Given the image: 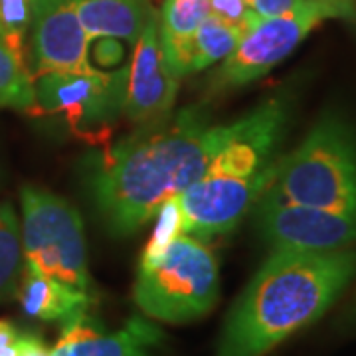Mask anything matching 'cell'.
Masks as SVG:
<instances>
[{
	"label": "cell",
	"mask_w": 356,
	"mask_h": 356,
	"mask_svg": "<svg viewBox=\"0 0 356 356\" xmlns=\"http://www.w3.org/2000/svg\"><path fill=\"white\" fill-rule=\"evenodd\" d=\"M339 325L346 331H356V293L355 297L350 299V303L343 311L341 318H339Z\"/></svg>",
	"instance_id": "cell-25"
},
{
	"label": "cell",
	"mask_w": 356,
	"mask_h": 356,
	"mask_svg": "<svg viewBox=\"0 0 356 356\" xmlns=\"http://www.w3.org/2000/svg\"><path fill=\"white\" fill-rule=\"evenodd\" d=\"M18 356H20V355H18Z\"/></svg>",
	"instance_id": "cell-28"
},
{
	"label": "cell",
	"mask_w": 356,
	"mask_h": 356,
	"mask_svg": "<svg viewBox=\"0 0 356 356\" xmlns=\"http://www.w3.org/2000/svg\"><path fill=\"white\" fill-rule=\"evenodd\" d=\"M356 275V250H273L229 313L218 356H266L323 317Z\"/></svg>",
	"instance_id": "cell-2"
},
{
	"label": "cell",
	"mask_w": 356,
	"mask_h": 356,
	"mask_svg": "<svg viewBox=\"0 0 356 356\" xmlns=\"http://www.w3.org/2000/svg\"><path fill=\"white\" fill-rule=\"evenodd\" d=\"M218 261L212 250L191 234H180L153 261L139 267L133 297L147 317L188 323L216 305Z\"/></svg>",
	"instance_id": "cell-4"
},
{
	"label": "cell",
	"mask_w": 356,
	"mask_h": 356,
	"mask_svg": "<svg viewBox=\"0 0 356 356\" xmlns=\"http://www.w3.org/2000/svg\"><path fill=\"white\" fill-rule=\"evenodd\" d=\"M242 34L240 28L208 14L188 42L163 50V54L175 76H186L228 58Z\"/></svg>",
	"instance_id": "cell-15"
},
{
	"label": "cell",
	"mask_w": 356,
	"mask_h": 356,
	"mask_svg": "<svg viewBox=\"0 0 356 356\" xmlns=\"http://www.w3.org/2000/svg\"><path fill=\"white\" fill-rule=\"evenodd\" d=\"M24 266L88 293V254L83 222L72 204L36 186L22 188Z\"/></svg>",
	"instance_id": "cell-5"
},
{
	"label": "cell",
	"mask_w": 356,
	"mask_h": 356,
	"mask_svg": "<svg viewBox=\"0 0 356 356\" xmlns=\"http://www.w3.org/2000/svg\"><path fill=\"white\" fill-rule=\"evenodd\" d=\"M22 232L20 222L8 202L0 204V303L16 297L22 269Z\"/></svg>",
	"instance_id": "cell-16"
},
{
	"label": "cell",
	"mask_w": 356,
	"mask_h": 356,
	"mask_svg": "<svg viewBox=\"0 0 356 356\" xmlns=\"http://www.w3.org/2000/svg\"><path fill=\"white\" fill-rule=\"evenodd\" d=\"M234 133L184 109L161 127L135 135L91 163L89 186L105 224L117 236L139 229L161 206L196 182Z\"/></svg>",
	"instance_id": "cell-1"
},
{
	"label": "cell",
	"mask_w": 356,
	"mask_h": 356,
	"mask_svg": "<svg viewBox=\"0 0 356 356\" xmlns=\"http://www.w3.org/2000/svg\"><path fill=\"white\" fill-rule=\"evenodd\" d=\"M301 0H250V8L257 18L277 16V14L291 10Z\"/></svg>",
	"instance_id": "cell-22"
},
{
	"label": "cell",
	"mask_w": 356,
	"mask_h": 356,
	"mask_svg": "<svg viewBox=\"0 0 356 356\" xmlns=\"http://www.w3.org/2000/svg\"><path fill=\"white\" fill-rule=\"evenodd\" d=\"M163 341V332L153 323L135 317L121 331L103 334L86 315L64 325L54 356H151Z\"/></svg>",
	"instance_id": "cell-12"
},
{
	"label": "cell",
	"mask_w": 356,
	"mask_h": 356,
	"mask_svg": "<svg viewBox=\"0 0 356 356\" xmlns=\"http://www.w3.org/2000/svg\"><path fill=\"white\" fill-rule=\"evenodd\" d=\"M38 6L40 0H0V38L18 54H24V38Z\"/></svg>",
	"instance_id": "cell-19"
},
{
	"label": "cell",
	"mask_w": 356,
	"mask_h": 356,
	"mask_svg": "<svg viewBox=\"0 0 356 356\" xmlns=\"http://www.w3.org/2000/svg\"><path fill=\"white\" fill-rule=\"evenodd\" d=\"M275 166L277 163L254 177L204 172L178 194L182 232L200 240L232 232L261 200L273 182Z\"/></svg>",
	"instance_id": "cell-7"
},
{
	"label": "cell",
	"mask_w": 356,
	"mask_h": 356,
	"mask_svg": "<svg viewBox=\"0 0 356 356\" xmlns=\"http://www.w3.org/2000/svg\"><path fill=\"white\" fill-rule=\"evenodd\" d=\"M16 297L26 315L40 321H62L70 323L88 315L93 297L65 285L62 281L48 277L32 267L24 266Z\"/></svg>",
	"instance_id": "cell-13"
},
{
	"label": "cell",
	"mask_w": 356,
	"mask_h": 356,
	"mask_svg": "<svg viewBox=\"0 0 356 356\" xmlns=\"http://www.w3.org/2000/svg\"><path fill=\"white\" fill-rule=\"evenodd\" d=\"M257 226L273 250L337 252L356 245V216L285 202L264 194Z\"/></svg>",
	"instance_id": "cell-9"
},
{
	"label": "cell",
	"mask_w": 356,
	"mask_h": 356,
	"mask_svg": "<svg viewBox=\"0 0 356 356\" xmlns=\"http://www.w3.org/2000/svg\"><path fill=\"white\" fill-rule=\"evenodd\" d=\"M34 103V76L24 64V54L0 38V107L26 109Z\"/></svg>",
	"instance_id": "cell-17"
},
{
	"label": "cell",
	"mask_w": 356,
	"mask_h": 356,
	"mask_svg": "<svg viewBox=\"0 0 356 356\" xmlns=\"http://www.w3.org/2000/svg\"><path fill=\"white\" fill-rule=\"evenodd\" d=\"M156 216H159L156 228H154L153 236H151V242L147 243V248L143 252L140 264L156 259L170 243L177 240L180 234H184L182 232V212H180V206H178V196L168 198L161 206V210L156 212Z\"/></svg>",
	"instance_id": "cell-20"
},
{
	"label": "cell",
	"mask_w": 356,
	"mask_h": 356,
	"mask_svg": "<svg viewBox=\"0 0 356 356\" xmlns=\"http://www.w3.org/2000/svg\"><path fill=\"white\" fill-rule=\"evenodd\" d=\"M353 2H355V0H353Z\"/></svg>",
	"instance_id": "cell-27"
},
{
	"label": "cell",
	"mask_w": 356,
	"mask_h": 356,
	"mask_svg": "<svg viewBox=\"0 0 356 356\" xmlns=\"http://www.w3.org/2000/svg\"><path fill=\"white\" fill-rule=\"evenodd\" d=\"M248 4H250V0H248Z\"/></svg>",
	"instance_id": "cell-26"
},
{
	"label": "cell",
	"mask_w": 356,
	"mask_h": 356,
	"mask_svg": "<svg viewBox=\"0 0 356 356\" xmlns=\"http://www.w3.org/2000/svg\"><path fill=\"white\" fill-rule=\"evenodd\" d=\"M127 70L103 74L97 70L44 74L34 79L36 102L51 115H62L74 133L86 135L93 127L123 111Z\"/></svg>",
	"instance_id": "cell-8"
},
{
	"label": "cell",
	"mask_w": 356,
	"mask_h": 356,
	"mask_svg": "<svg viewBox=\"0 0 356 356\" xmlns=\"http://www.w3.org/2000/svg\"><path fill=\"white\" fill-rule=\"evenodd\" d=\"M266 194L280 200L356 216V133L337 115L318 121L275 166Z\"/></svg>",
	"instance_id": "cell-3"
},
{
	"label": "cell",
	"mask_w": 356,
	"mask_h": 356,
	"mask_svg": "<svg viewBox=\"0 0 356 356\" xmlns=\"http://www.w3.org/2000/svg\"><path fill=\"white\" fill-rule=\"evenodd\" d=\"M14 344H16V350L20 356H54L50 348L42 343V339L34 337V334H24V337L18 334Z\"/></svg>",
	"instance_id": "cell-23"
},
{
	"label": "cell",
	"mask_w": 356,
	"mask_h": 356,
	"mask_svg": "<svg viewBox=\"0 0 356 356\" xmlns=\"http://www.w3.org/2000/svg\"><path fill=\"white\" fill-rule=\"evenodd\" d=\"M353 0H301L287 13L255 18L243 30L238 46L224 58L214 86L220 89L240 88L266 76L285 60L303 40L329 18H355Z\"/></svg>",
	"instance_id": "cell-6"
},
{
	"label": "cell",
	"mask_w": 356,
	"mask_h": 356,
	"mask_svg": "<svg viewBox=\"0 0 356 356\" xmlns=\"http://www.w3.org/2000/svg\"><path fill=\"white\" fill-rule=\"evenodd\" d=\"M18 339V332L14 329V325L10 321H4L0 318V350L6 348V346H13Z\"/></svg>",
	"instance_id": "cell-24"
},
{
	"label": "cell",
	"mask_w": 356,
	"mask_h": 356,
	"mask_svg": "<svg viewBox=\"0 0 356 356\" xmlns=\"http://www.w3.org/2000/svg\"><path fill=\"white\" fill-rule=\"evenodd\" d=\"M208 16V0H165L159 16L161 48L180 46L194 36Z\"/></svg>",
	"instance_id": "cell-18"
},
{
	"label": "cell",
	"mask_w": 356,
	"mask_h": 356,
	"mask_svg": "<svg viewBox=\"0 0 356 356\" xmlns=\"http://www.w3.org/2000/svg\"><path fill=\"white\" fill-rule=\"evenodd\" d=\"M208 14L240 28L242 32L257 18L248 0H208Z\"/></svg>",
	"instance_id": "cell-21"
},
{
	"label": "cell",
	"mask_w": 356,
	"mask_h": 356,
	"mask_svg": "<svg viewBox=\"0 0 356 356\" xmlns=\"http://www.w3.org/2000/svg\"><path fill=\"white\" fill-rule=\"evenodd\" d=\"M32 76L86 72L89 65V36L77 16L76 0H40L30 26Z\"/></svg>",
	"instance_id": "cell-10"
},
{
	"label": "cell",
	"mask_w": 356,
	"mask_h": 356,
	"mask_svg": "<svg viewBox=\"0 0 356 356\" xmlns=\"http://www.w3.org/2000/svg\"><path fill=\"white\" fill-rule=\"evenodd\" d=\"M76 8L89 40L137 42L143 28L154 16L149 0H76Z\"/></svg>",
	"instance_id": "cell-14"
},
{
	"label": "cell",
	"mask_w": 356,
	"mask_h": 356,
	"mask_svg": "<svg viewBox=\"0 0 356 356\" xmlns=\"http://www.w3.org/2000/svg\"><path fill=\"white\" fill-rule=\"evenodd\" d=\"M177 93L178 77L166 64L159 40V16L154 14L135 42L125 76L123 111L131 121H151L170 111Z\"/></svg>",
	"instance_id": "cell-11"
}]
</instances>
